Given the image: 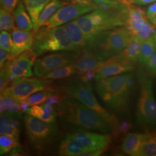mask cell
I'll list each match as a JSON object with an SVG mask.
<instances>
[{
    "label": "cell",
    "mask_w": 156,
    "mask_h": 156,
    "mask_svg": "<svg viewBox=\"0 0 156 156\" xmlns=\"http://www.w3.org/2000/svg\"><path fill=\"white\" fill-rule=\"evenodd\" d=\"M55 107L62 120L73 131L84 130L104 134L113 133L111 125L105 120L74 98H62Z\"/></svg>",
    "instance_id": "cell-1"
},
{
    "label": "cell",
    "mask_w": 156,
    "mask_h": 156,
    "mask_svg": "<svg viewBox=\"0 0 156 156\" xmlns=\"http://www.w3.org/2000/svg\"><path fill=\"white\" fill-rule=\"evenodd\" d=\"M135 84L134 75L125 73L97 80L95 90L105 105L112 111L123 113L128 109Z\"/></svg>",
    "instance_id": "cell-2"
},
{
    "label": "cell",
    "mask_w": 156,
    "mask_h": 156,
    "mask_svg": "<svg viewBox=\"0 0 156 156\" xmlns=\"http://www.w3.org/2000/svg\"><path fill=\"white\" fill-rule=\"evenodd\" d=\"M131 35L126 26L107 30L89 39L84 51L97 60L106 61L123 52L128 46Z\"/></svg>",
    "instance_id": "cell-3"
},
{
    "label": "cell",
    "mask_w": 156,
    "mask_h": 156,
    "mask_svg": "<svg viewBox=\"0 0 156 156\" xmlns=\"http://www.w3.org/2000/svg\"><path fill=\"white\" fill-rule=\"evenodd\" d=\"M140 95L136 109V120L140 127L154 130L156 127V104L153 80L140 67L137 73Z\"/></svg>",
    "instance_id": "cell-4"
},
{
    "label": "cell",
    "mask_w": 156,
    "mask_h": 156,
    "mask_svg": "<svg viewBox=\"0 0 156 156\" xmlns=\"http://www.w3.org/2000/svg\"><path fill=\"white\" fill-rule=\"evenodd\" d=\"M31 50L36 57L47 52L78 51L75 46L67 37L62 26L48 28L42 26L34 35Z\"/></svg>",
    "instance_id": "cell-5"
},
{
    "label": "cell",
    "mask_w": 156,
    "mask_h": 156,
    "mask_svg": "<svg viewBox=\"0 0 156 156\" xmlns=\"http://www.w3.org/2000/svg\"><path fill=\"white\" fill-rule=\"evenodd\" d=\"M87 41L102 31L126 26L127 20L122 17L95 9L75 19Z\"/></svg>",
    "instance_id": "cell-6"
},
{
    "label": "cell",
    "mask_w": 156,
    "mask_h": 156,
    "mask_svg": "<svg viewBox=\"0 0 156 156\" xmlns=\"http://www.w3.org/2000/svg\"><path fill=\"white\" fill-rule=\"evenodd\" d=\"M66 90L69 97L76 99L105 120L111 125L114 133H119L120 123L117 117L108 112L99 103L93 93V88L89 83L82 81L76 82L68 86Z\"/></svg>",
    "instance_id": "cell-7"
},
{
    "label": "cell",
    "mask_w": 156,
    "mask_h": 156,
    "mask_svg": "<svg viewBox=\"0 0 156 156\" xmlns=\"http://www.w3.org/2000/svg\"><path fill=\"white\" fill-rule=\"evenodd\" d=\"M24 123L29 142L37 150H42L51 144L58 134L56 122L48 123L26 114Z\"/></svg>",
    "instance_id": "cell-8"
},
{
    "label": "cell",
    "mask_w": 156,
    "mask_h": 156,
    "mask_svg": "<svg viewBox=\"0 0 156 156\" xmlns=\"http://www.w3.org/2000/svg\"><path fill=\"white\" fill-rule=\"evenodd\" d=\"M50 80L38 78H23L12 83L2 95L13 97L17 100H26L34 93L44 90H53Z\"/></svg>",
    "instance_id": "cell-9"
},
{
    "label": "cell",
    "mask_w": 156,
    "mask_h": 156,
    "mask_svg": "<svg viewBox=\"0 0 156 156\" xmlns=\"http://www.w3.org/2000/svg\"><path fill=\"white\" fill-rule=\"evenodd\" d=\"M81 52L70 51L67 53H56L43 57L34 62V75L42 78L58 68L74 63Z\"/></svg>",
    "instance_id": "cell-10"
},
{
    "label": "cell",
    "mask_w": 156,
    "mask_h": 156,
    "mask_svg": "<svg viewBox=\"0 0 156 156\" xmlns=\"http://www.w3.org/2000/svg\"><path fill=\"white\" fill-rule=\"evenodd\" d=\"M36 56L31 49L27 50L13 60H8L4 68L13 83L23 78H30L33 75V67Z\"/></svg>",
    "instance_id": "cell-11"
},
{
    "label": "cell",
    "mask_w": 156,
    "mask_h": 156,
    "mask_svg": "<svg viewBox=\"0 0 156 156\" xmlns=\"http://www.w3.org/2000/svg\"><path fill=\"white\" fill-rule=\"evenodd\" d=\"M94 9L92 4L68 3L58 9L43 26L48 28L61 26Z\"/></svg>",
    "instance_id": "cell-12"
},
{
    "label": "cell",
    "mask_w": 156,
    "mask_h": 156,
    "mask_svg": "<svg viewBox=\"0 0 156 156\" xmlns=\"http://www.w3.org/2000/svg\"><path fill=\"white\" fill-rule=\"evenodd\" d=\"M67 135L80 143L88 152L108 148L112 140L109 134H100L84 130L73 131Z\"/></svg>",
    "instance_id": "cell-13"
},
{
    "label": "cell",
    "mask_w": 156,
    "mask_h": 156,
    "mask_svg": "<svg viewBox=\"0 0 156 156\" xmlns=\"http://www.w3.org/2000/svg\"><path fill=\"white\" fill-rule=\"evenodd\" d=\"M134 65L120 53L105 61L104 64L96 73L95 79L100 80L132 72L135 68Z\"/></svg>",
    "instance_id": "cell-14"
},
{
    "label": "cell",
    "mask_w": 156,
    "mask_h": 156,
    "mask_svg": "<svg viewBox=\"0 0 156 156\" xmlns=\"http://www.w3.org/2000/svg\"><path fill=\"white\" fill-rule=\"evenodd\" d=\"M127 6L128 15L126 26L131 34L138 35L150 31L153 25L148 22L145 11L131 4L127 5Z\"/></svg>",
    "instance_id": "cell-15"
},
{
    "label": "cell",
    "mask_w": 156,
    "mask_h": 156,
    "mask_svg": "<svg viewBox=\"0 0 156 156\" xmlns=\"http://www.w3.org/2000/svg\"><path fill=\"white\" fill-rule=\"evenodd\" d=\"M23 112L19 110H6L0 113V134L11 135L19 142Z\"/></svg>",
    "instance_id": "cell-16"
},
{
    "label": "cell",
    "mask_w": 156,
    "mask_h": 156,
    "mask_svg": "<svg viewBox=\"0 0 156 156\" xmlns=\"http://www.w3.org/2000/svg\"><path fill=\"white\" fill-rule=\"evenodd\" d=\"M35 32L24 31L15 27L11 31L12 47L8 60H13L23 52L31 49Z\"/></svg>",
    "instance_id": "cell-17"
},
{
    "label": "cell",
    "mask_w": 156,
    "mask_h": 156,
    "mask_svg": "<svg viewBox=\"0 0 156 156\" xmlns=\"http://www.w3.org/2000/svg\"><path fill=\"white\" fill-rule=\"evenodd\" d=\"M94 6L106 13L122 17L127 20L128 9L127 5L115 0H89Z\"/></svg>",
    "instance_id": "cell-18"
},
{
    "label": "cell",
    "mask_w": 156,
    "mask_h": 156,
    "mask_svg": "<svg viewBox=\"0 0 156 156\" xmlns=\"http://www.w3.org/2000/svg\"><path fill=\"white\" fill-rule=\"evenodd\" d=\"M67 37L79 52L86 49L87 40L75 20L62 25Z\"/></svg>",
    "instance_id": "cell-19"
},
{
    "label": "cell",
    "mask_w": 156,
    "mask_h": 156,
    "mask_svg": "<svg viewBox=\"0 0 156 156\" xmlns=\"http://www.w3.org/2000/svg\"><path fill=\"white\" fill-rule=\"evenodd\" d=\"M105 61H100L91 56L87 52H81L76 60L73 63L76 71L80 75H82L87 71H94L95 73L104 64Z\"/></svg>",
    "instance_id": "cell-20"
},
{
    "label": "cell",
    "mask_w": 156,
    "mask_h": 156,
    "mask_svg": "<svg viewBox=\"0 0 156 156\" xmlns=\"http://www.w3.org/2000/svg\"><path fill=\"white\" fill-rule=\"evenodd\" d=\"M25 113L48 123H55L57 116L55 107L45 102L29 107Z\"/></svg>",
    "instance_id": "cell-21"
},
{
    "label": "cell",
    "mask_w": 156,
    "mask_h": 156,
    "mask_svg": "<svg viewBox=\"0 0 156 156\" xmlns=\"http://www.w3.org/2000/svg\"><path fill=\"white\" fill-rule=\"evenodd\" d=\"M88 151L80 143L67 135L59 147L58 153L62 156H82Z\"/></svg>",
    "instance_id": "cell-22"
},
{
    "label": "cell",
    "mask_w": 156,
    "mask_h": 156,
    "mask_svg": "<svg viewBox=\"0 0 156 156\" xmlns=\"http://www.w3.org/2000/svg\"><path fill=\"white\" fill-rule=\"evenodd\" d=\"M16 28L30 31L33 30V23L23 1H19L13 12Z\"/></svg>",
    "instance_id": "cell-23"
},
{
    "label": "cell",
    "mask_w": 156,
    "mask_h": 156,
    "mask_svg": "<svg viewBox=\"0 0 156 156\" xmlns=\"http://www.w3.org/2000/svg\"><path fill=\"white\" fill-rule=\"evenodd\" d=\"M68 3L69 2L62 0H51L45 6L40 13L37 22L34 25V31L35 33L39 28L44 25L45 23L56 13L58 9Z\"/></svg>",
    "instance_id": "cell-24"
},
{
    "label": "cell",
    "mask_w": 156,
    "mask_h": 156,
    "mask_svg": "<svg viewBox=\"0 0 156 156\" xmlns=\"http://www.w3.org/2000/svg\"><path fill=\"white\" fill-rule=\"evenodd\" d=\"M144 134L129 133L127 135L122 144V151L130 156H136L140 149Z\"/></svg>",
    "instance_id": "cell-25"
},
{
    "label": "cell",
    "mask_w": 156,
    "mask_h": 156,
    "mask_svg": "<svg viewBox=\"0 0 156 156\" xmlns=\"http://www.w3.org/2000/svg\"><path fill=\"white\" fill-rule=\"evenodd\" d=\"M156 155V133L154 130H151L144 134L141 145L136 156H155Z\"/></svg>",
    "instance_id": "cell-26"
},
{
    "label": "cell",
    "mask_w": 156,
    "mask_h": 156,
    "mask_svg": "<svg viewBox=\"0 0 156 156\" xmlns=\"http://www.w3.org/2000/svg\"><path fill=\"white\" fill-rule=\"evenodd\" d=\"M142 42L136 35L132 34L128 46L121 54L129 62L135 64L139 60L140 50Z\"/></svg>",
    "instance_id": "cell-27"
},
{
    "label": "cell",
    "mask_w": 156,
    "mask_h": 156,
    "mask_svg": "<svg viewBox=\"0 0 156 156\" xmlns=\"http://www.w3.org/2000/svg\"><path fill=\"white\" fill-rule=\"evenodd\" d=\"M156 51V33L142 42L140 50V67H145L146 62Z\"/></svg>",
    "instance_id": "cell-28"
},
{
    "label": "cell",
    "mask_w": 156,
    "mask_h": 156,
    "mask_svg": "<svg viewBox=\"0 0 156 156\" xmlns=\"http://www.w3.org/2000/svg\"><path fill=\"white\" fill-rule=\"evenodd\" d=\"M51 0H23L26 10L34 25L39 17V14ZM34 27V26H33Z\"/></svg>",
    "instance_id": "cell-29"
},
{
    "label": "cell",
    "mask_w": 156,
    "mask_h": 156,
    "mask_svg": "<svg viewBox=\"0 0 156 156\" xmlns=\"http://www.w3.org/2000/svg\"><path fill=\"white\" fill-rule=\"evenodd\" d=\"M76 72V69L73 63L63 67L58 68L42 78L48 80L63 79L71 76Z\"/></svg>",
    "instance_id": "cell-30"
},
{
    "label": "cell",
    "mask_w": 156,
    "mask_h": 156,
    "mask_svg": "<svg viewBox=\"0 0 156 156\" xmlns=\"http://www.w3.org/2000/svg\"><path fill=\"white\" fill-rule=\"evenodd\" d=\"M20 145L11 135L8 134H0V156L10 153L16 146Z\"/></svg>",
    "instance_id": "cell-31"
},
{
    "label": "cell",
    "mask_w": 156,
    "mask_h": 156,
    "mask_svg": "<svg viewBox=\"0 0 156 156\" xmlns=\"http://www.w3.org/2000/svg\"><path fill=\"white\" fill-rule=\"evenodd\" d=\"M55 93H56L53 90H44L34 93L25 100L29 106L40 105L45 102L49 97Z\"/></svg>",
    "instance_id": "cell-32"
},
{
    "label": "cell",
    "mask_w": 156,
    "mask_h": 156,
    "mask_svg": "<svg viewBox=\"0 0 156 156\" xmlns=\"http://www.w3.org/2000/svg\"><path fill=\"white\" fill-rule=\"evenodd\" d=\"M15 27L14 17L12 13L0 8V31H11Z\"/></svg>",
    "instance_id": "cell-33"
},
{
    "label": "cell",
    "mask_w": 156,
    "mask_h": 156,
    "mask_svg": "<svg viewBox=\"0 0 156 156\" xmlns=\"http://www.w3.org/2000/svg\"><path fill=\"white\" fill-rule=\"evenodd\" d=\"M19 110L21 111L20 101L4 95H0V113L6 110Z\"/></svg>",
    "instance_id": "cell-34"
},
{
    "label": "cell",
    "mask_w": 156,
    "mask_h": 156,
    "mask_svg": "<svg viewBox=\"0 0 156 156\" xmlns=\"http://www.w3.org/2000/svg\"><path fill=\"white\" fill-rule=\"evenodd\" d=\"M0 47L10 53L12 47L11 33L8 31L2 30L0 31Z\"/></svg>",
    "instance_id": "cell-35"
},
{
    "label": "cell",
    "mask_w": 156,
    "mask_h": 156,
    "mask_svg": "<svg viewBox=\"0 0 156 156\" xmlns=\"http://www.w3.org/2000/svg\"><path fill=\"white\" fill-rule=\"evenodd\" d=\"M145 15L148 22L154 26L156 24V2L151 4L145 12Z\"/></svg>",
    "instance_id": "cell-36"
},
{
    "label": "cell",
    "mask_w": 156,
    "mask_h": 156,
    "mask_svg": "<svg viewBox=\"0 0 156 156\" xmlns=\"http://www.w3.org/2000/svg\"><path fill=\"white\" fill-rule=\"evenodd\" d=\"M10 83L11 82L5 69L3 67L0 70V95L2 94L4 90L10 85Z\"/></svg>",
    "instance_id": "cell-37"
},
{
    "label": "cell",
    "mask_w": 156,
    "mask_h": 156,
    "mask_svg": "<svg viewBox=\"0 0 156 156\" xmlns=\"http://www.w3.org/2000/svg\"><path fill=\"white\" fill-rule=\"evenodd\" d=\"M147 73L150 76L154 77L156 73V51L152 55L146 62V66Z\"/></svg>",
    "instance_id": "cell-38"
},
{
    "label": "cell",
    "mask_w": 156,
    "mask_h": 156,
    "mask_svg": "<svg viewBox=\"0 0 156 156\" xmlns=\"http://www.w3.org/2000/svg\"><path fill=\"white\" fill-rule=\"evenodd\" d=\"M19 0H0V8L13 13Z\"/></svg>",
    "instance_id": "cell-39"
},
{
    "label": "cell",
    "mask_w": 156,
    "mask_h": 156,
    "mask_svg": "<svg viewBox=\"0 0 156 156\" xmlns=\"http://www.w3.org/2000/svg\"><path fill=\"white\" fill-rule=\"evenodd\" d=\"M9 53L0 47V70L3 68L6 62L8 60Z\"/></svg>",
    "instance_id": "cell-40"
},
{
    "label": "cell",
    "mask_w": 156,
    "mask_h": 156,
    "mask_svg": "<svg viewBox=\"0 0 156 156\" xmlns=\"http://www.w3.org/2000/svg\"><path fill=\"white\" fill-rule=\"evenodd\" d=\"M156 0H132L130 2V4L137 5H147L156 2Z\"/></svg>",
    "instance_id": "cell-41"
},
{
    "label": "cell",
    "mask_w": 156,
    "mask_h": 156,
    "mask_svg": "<svg viewBox=\"0 0 156 156\" xmlns=\"http://www.w3.org/2000/svg\"><path fill=\"white\" fill-rule=\"evenodd\" d=\"M108 148H105V149H102L100 150H97V151H90L86 153L83 154H82V156H98L102 155L103 153H104Z\"/></svg>",
    "instance_id": "cell-42"
},
{
    "label": "cell",
    "mask_w": 156,
    "mask_h": 156,
    "mask_svg": "<svg viewBox=\"0 0 156 156\" xmlns=\"http://www.w3.org/2000/svg\"><path fill=\"white\" fill-rule=\"evenodd\" d=\"M130 124L129 123H127L126 122H124L122 123V124L120 125L119 126V132H126L127 131L129 128H130Z\"/></svg>",
    "instance_id": "cell-43"
},
{
    "label": "cell",
    "mask_w": 156,
    "mask_h": 156,
    "mask_svg": "<svg viewBox=\"0 0 156 156\" xmlns=\"http://www.w3.org/2000/svg\"><path fill=\"white\" fill-rule=\"evenodd\" d=\"M62 1H66L68 2H69V3H73V4H78L81 1V0H62Z\"/></svg>",
    "instance_id": "cell-44"
},
{
    "label": "cell",
    "mask_w": 156,
    "mask_h": 156,
    "mask_svg": "<svg viewBox=\"0 0 156 156\" xmlns=\"http://www.w3.org/2000/svg\"><path fill=\"white\" fill-rule=\"evenodd\" d=\"M123 3L126 5H128V4H130V2L132 1V0H123Z\"/></svg>",
    "instance_id": "cell-45"
},
{
    "label": "cell",
    "mask_w": 156,
    "mask_h": 156,
    "mask_svg": "<svg viewBox=\"0 0 156 156\" xmlns=\"http://www.w3.org/2000/svg\"><path fill=\"white\" fill-rule=\"evenodd\" d=\"M115 1H120V2H123V0H115ZM123 4H124V3H123Z\"/></svg>",
    "instance_id": "cell-46"
}]
</instances>
